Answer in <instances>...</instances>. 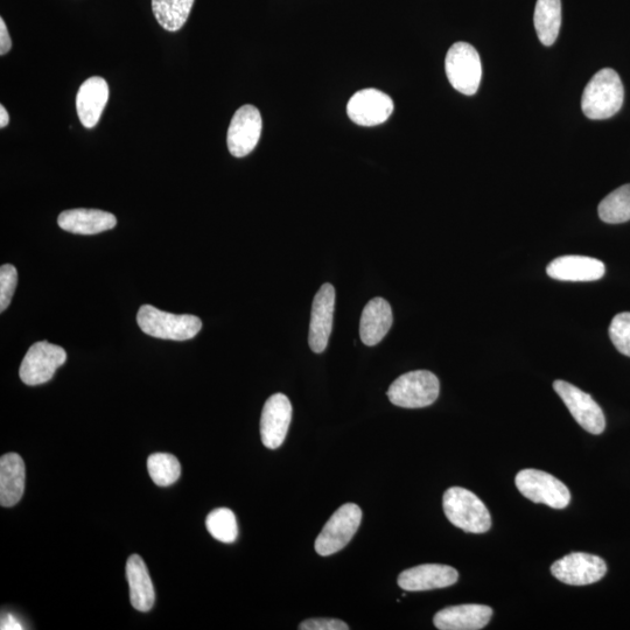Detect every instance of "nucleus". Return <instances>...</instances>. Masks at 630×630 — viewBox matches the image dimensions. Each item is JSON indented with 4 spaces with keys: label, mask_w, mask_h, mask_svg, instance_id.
Listing matches in <instances>:
<instances>
[{
    "label": "nucleus",
    "mask_w": 630,
    "mask_h": 630,
    "mask_svg": "<svg viewBox=\"0 0 630 630\" xmlns=\"http://www.w3.org/2000/svg\"><path fill=\"white\" fill-rule=\"evenodd\" d=\"M137 322L145 334L173 341L191 340L202 328V321L195 315L172 314L151 305L139 308Z\"/></svg>",
    "instance_id": "nucleus-3"
},
{
    "label": "nucleus",
    "mask_w": 630,
    "mask_h": 630,
    "mask_svg": "<svg viewBox=\"0 0 630 630\" xmlns=\"http://www.w3.org/2000/svg\"><path fill=\"white\" fill-rule=\"evenodd\" d=\"M625 100V89L615 70H599L587 83L581 98V109L587 118L600 121L618 114Z\"/></svg>",
    "instance_id": "nucleus-1"
},
{
    "label": "nucleus",
    "mask_w": 630,
    "mask_h": 630,
    "mask_svg": "<svg viewBox=\"0 0 630 630\" xmlns=\"http://www.w3.org/2000/svg\"><path fill=\"white\" fill-rule=\"evenodd\" d=\"M12 48V40L7 31L4 19H0V55L4 56L9 53Z\"/></svg>",
    "instance_id": "nucleus-31"
},
{
    "label": "nucleus",
    "mask_w": 630,
    "mask_h": 630,
    "mask_svg": "<svg viewBox=\"0 0 630 630\" xmlns=\"http://www.w3.org/2000/svg\"><path fill=\"white\" fill-rule=\"evenodd\" d=\"M440 383L427 370L410 371L390 385L387 395L392 404L405 409L426 408L437 401Z\"/></svg>",
    "instance_id": "nucleus-4"
},
{
    "label": "nucleus",
    "mask_w": 630,
    "mask_h": 630,
    "mask_svg": "<svg viewBox=\"0 0 630 630\" xmlns=\"http://www.w3.org/2000/svg\"><path fill=\"white\" fill-rule=\"evenodd\" d=\"M66 360L67 353L62 347L47 341L34 343L21 362L19 370L21 381L32 387L47 383Z\"/></svg>",
    "instance_id": "nucleus-8"
},
{
    "label": "nucleus",
    "mask_w": 630,
    "mask_h": 630,
    "mask_svg": "<svg viewBox=\"0 0 630 630\" xmlns=\"http://www.w3.org/2000/svg\"><path fill=\"white\" fill-rule=\"evenodd\" d=\"M209 534L216 541L222 543H234L238 537V524L236 516L228 508L215 509L206 520Z\"/></svg>",
    "instance_id": "nucleus-27"
},
{
    "label": "nucleus",
    "mask_w": 630,
    "mask_h": 630,
    "mask_svg": "<svg viewBox=\"0 0 630 630\" xmlns=\"http://www.w3.org/2000/svg\"><path fill=\"white\" fill-rule=\"evenodd\" d=\"M2 629H24L23 625L17 620L16 616L6 613L2 618Z\"/></svg>",
    "instance_id": "nucleus-32"
},
{
    "label": "nucleus",
    "mask_w": 630,
    "mask_h": 630,
    "mask_svg": "<svg viewBox=\"0 0 630 630\" xmlns=\"http://www.w3.org/2000/svg\"><path fill=\"white\" fill-rule=\"evenodd\" d=\"M600 219L609 224L630 220V184L623 185L607 195L599 205Z\"/></svg>",
    "instance_id": "nucleus-25"
},
{
    "label": "nucleus",
    "mask_w": 630,
    "mask_h": 630,
    "mask_svg": "<svg viewBox=\"0 0 630 630\" xmlns=\"http://www.w3.org/2000/svg\"><path fill=\"white\" fill-rule=\"evenodd\" d=\"M553 389L563 399L573 418L584 430L592 434H601L605 431L604 412L591 395L574 387L571 383L559 380L553 383Z\"/></svg>",
    "instance_id": "nucleus-10"
},
{
    "label": "nucleus",
    "mask_w": 630,
    "mask_h": 630,
    "mask_svg": "<svg viewBox=\"0 0 630 630\" xmlns=\"http://www.w3.org/2000/svg\"><path fill=\"white\" fill-rule=\"evenodd\" d=\"M534 23L538 39L544 46H552L558 38L562 25V2L560 0H537Z\"/></svg>",
    "instance_id": "nucleus-23"
},
{
    "label": "nucleus",
    "mask_w": 630,
    "mask_h": 630,
    "mask_svg": "<svg viewBox=\"0 0 630 630\" xmlns=\"http://www.w3.org/2000/svg\"><path fill=\"white\" fill-rule=\"evenodd\" d=\"M459 573L452 566L425 564L405 570L398 577V585L404 591L422 592L450 587L457 583Z\"/></svg>",
    "instance_id": "nucleus-15"
},
{
    "label": "nucleus",
    "mask_w": 630,
    "mask_h": 630,
    "mask_svg": "<svg viewBox=\"0 0 630 630\" xmlns=\"http://www.w3.org/2000/svg\"><path fill=\"white\" fill-rule=\"evenodd\" d=\"M10 116L9 112L6 111L4 105H0V128L4 129L5 126L9 125Z\"/></svg>",
    "instance_id": "nucleus-33"
},
{
    "label": "nucleus",
    "mask_w": 630,
    "mask_h": 630,
    "mask_svg": "<svg viewBox=\"0 0 630 630\" xmlns=\"http://www.w3.org/2000/svg\"><path fill=\"white\" fill-rule=\"evenodd\" d=\"M108 101L109 86L102 77H90L82 83L76 96V110L84 128L93 129L100 122Z\"/></svg>",
    "instance_id": "nucleus-17"
},
{
    "label": "nucleus",
    "mask_w": 630,
    "mask_h": 630,
    "mask_svg": "<svg viewBox=\"0 0 630 630\" xmlns=\"http://www.w3.org/2000/svg\"><path fill=\"white\" fill-rule=\"evenodd\" d=\"M448 81L459 93L472 96L482 79V65L478 51L467 42H457L447 52L445 60Z\"/></svg>",
    "instance_id": "nucleus-5"
},
{
    "label": "nucleus",
    "mask_w": 630,
    "mask_h": 630,
    "mask_svg": "<svg viewBox=\"0 0 630 630\" xmlns=\"http://www.w3.org/2000/svg\"><path fill=\"white\" fill-rule=\"evenodd\" d=\"M194 0H152L154 17L164 30L177 32L186 24Z\"/></svg>",
    "instance_id": "nucleus-24"
},
{
    "label": "nucleus",
    "mask_w": 630,
    "mask_h": 630,
    "mask_svg": "<svg viewBox=\"0 0 630 630\" xmlns=\"http://www.w3.org/2000/svg\"><path fill=\"white\" fill-rule=\"evenodd\" d=\"M552 576L572 586L598 583L606 576L605 560L590 553L574 552L557 560L551 566Z\"/></svg>",
    "instance_id": "nucleus-9"
},
{
    "label": "nucleus",
    "mask_w": 630,
    "mask_h": 630,
    "mask_svg": "<svg viewBox=\"0 0 630 630\" xmlns=\"http://www.w3.org/2000/svg\"><path fill=\"white\" fill-rule=\"evenodd\" d=\"M445 515L455 527L472 534H485L492 527L489 510L471 490L452 487L443 499Z\"/></svg>",
    "instance_id": "nucleus-2"
},
{
    "label": "nucleus",
    "mask_w": 630,
    "mask_h": 630,
    "mask_svg": "<svg viewBox=\"0 0 630 630\" xmlns=\"http://www.w3.org/2000/svg\"><path fill=\"white\" fill-rule=\"evenodd\" d=\"M334 305V286L322 285L313 300L310 335H308V342L314 353H324L327 348L333 328Z\"/></svg>",
    "instance_id": "nucleus-14"
},
{
    "label": "nucleus",
    "mask_w": 630,
    "mask_h": 630,
    "mask_svg": "<svg viewBox=\"0 0 630 630\" xmlns=\"http://www.w3.org/2000/svg\"><path fill=\"white\" fill-rule=\"evenodd\" d=\"M493 613L485 605L452 606L441 609L433 623L440 630H479L488 625Z\"/></svg>",
    "instance_id": "nucleus-18"
},
{
    "label": "nucleus",
    "mask_w": 630,
    "mask_h": 630,
    "mask_svg": "<svg viewBox=\"0 0 630 630\" xmlns=\"http://www.w3.org/2000/svg\"><path fill=\"white\" fill-rule=\"evenodd\" d=\"M126 578L130 587V600L139 612H149L156 601L154 586L142 557L133 555L126 563Z\"/></svg>",
    "instance_id": "nucleus-22"
},
{
    "label": "nucleus",
    "mask_w": 630,
    "mask_h": 630,
    "mask_svg": "<svg viewBox=\"0 0 630 630\" xmlns=\"http://www.w3.org/2000/svg\"><path fill=\"white\" fill-rule=\"evenodd\" d=\"M300 630H348L346 622L338 619H310L300 623Z\"/></svg>",
    "instance_id": "nucleus-30"
},
{
    "label": "nucleus",
    "mask_w": 630,
    "mask_h": 630,
    "mask_svg": "<svg viewBox=\"0 0 630 630\" xmlns=\"http://www.w3.org/2000/svg\"><path fill=\"white\" fill-rule=\"evenodd\" d=\"M261 112L254 105H243L231 119L227 144L228 150L236 158L247 157L255 150L262 133Z\"/></svg>",
    "instance_id": "nucleus-11"
},
{
    "label": "nucleus",
    "mask_w": 630,
    "mask_h": 630,
    "mask_svg": "<svg viewBox=\"0 0 630 630\" xmlns=\"http://www.w3.org/2000/svg\"><path fill=\"white\" fill-rule=\"evenodd\" d=\"M25 464L17 453L3 455L0 459V503L13 507L25 492Z\"/></svg>",
    "instance_id": "nucleus-21"
},
{
    "label": "nucleus",
    "mask_w": 630,
    "mask_h": 630,
    "mask_svg": "<svg viewBox=\"0 0 630 630\" xmlns=\"http://www.w3.org/2000/svg\"><path fill=\"white\" fill-rule=\"evenodd\" d=\"M392 311L387 300L374 298L364 307L360 321V336L366 346H376L392 326Z\"/></svg>",
    "instance_id": "nucleus-20"
},
{
    "label": "nucleus",
    "mask_w": 630,
    "mask_h": 630,
    "mask_svg": "<svg viewBox=\"0 0 630 630\" xmlns=\"http://www.w3.org/2000/svg\"><path fill=\"white\" fill-rule=\"evenodd\" d=\"M546 272L563 282H594L604 277L606 266L597 258L570 255L556 258Z\"/></svg>",
    "instance_id": "nucleus-16"
},
{
    "label": "nucleus",
    "mask_w": 630,
    "mask_h": 630,
    "mask_svg": "<svg viewBox=\"0 0 630 630\" xmlns=\"http://www.w3.org/2000/svg\"><path fill=\"white\" fill-rule=\"evenodd\" d=\"M394 112L391 97L377 89H363L350 98L347 114L361 126H375L388 121Z\"/></svg>",
    "instance_id": "nucleus-12"
},
{
    "label": "nucleus",
    "mask_w": 630,
    "mask_h": 630,
    "mask_svg": "<svg viewBox=\"0 0 630 630\" xmlns=\"http://www.w3.org/2000/svg\"><path fill=\"white\" fill-rule=\"evenodd\" d=\"M18 283V272L11 264L0 268V311L4 312L11 304Z\"/></svg>",
    "instance_id": "nucleus-29"
},
{
    "label": "nucleus",
    "mask_w": 630,
    "mask_h": 630,
    "mask_svg": "<svg viewBox=\"0 0 630 630\" xmlns=\"http://www.w3.org/2000/svg\"><path fill=\"white\" fill-rule=\"evenodd\" d=\"M362 521V510L355 503L343 504L329 518L315 541V551L320 556H331L352 541Z\"/></svg>",
    "instance_id": "nucleus-6"
},
{
    "label": "nucleus",
    "mask_w": 630,
    "mask_h": 630,
    "mask_svg": "<svg viewBox=\"0 0 630 630\" xmlns=\"http://www.w3.org/2000/svg\"><path fill=\"white\" fill-rule=\"evenodd\" d=\"M609 338L623 355L630 357V313L616 314L609 326Z\"/></svg>",
    "instance_id": "nucleus-28"
},
{
    "label": "nucleus",
    "mask_w": 630,
    "mask_h": 630,
    "mask_svg": "<svg viewBox=\"0 0 630 630\" xmlns=\"http://www.w3.org/2000/svg\"><path fill=\"white\" fill-rule=\"evenodd\" d=\"M147 471L157 486L168 487L180 478L181 465L174 455L154 453L147 459Z\"/></svg>",
    "instance_id": "nucleus-26"
},
{
    "label": "nucleus",
    "mask_w": 630,
    "mask_h": 630,
    "mask_svg": "<svg viewBox=\"0 0 630 630\" xmlns=\"http://www.w3.org/2000/svg\"><path fill=\"white\" fill-rule=\"evenodd\" d=\"M516 487L532 502L564 509L571 502V493L562 481L538 469H523L516 475Z\"/></svg>",
    "instance_id": "nucleus-7"
},
{
    "label": "nucleus",
    "mask_w": 630,
    "mask_h": 630,
    "mask_svg": "<svg viewBox=\"0 0 630 630\" xmlns=\"http://www.w3.org/2000/svg\"><path fill=\"white\" fill-rule=\"evenodd\" d=\"M59 227L72 234L95 235L116 227L115 215L98 209H69L59 215Z\"/></svg>",
    "instance_id": "nucleus-19"
},
{
    "label": "nucleus",
    "mask_w": 630,
    "mask_h": 630,
    "mask_svg": "<svg viewBox=\"0 0 630 630\" xmlns=\"http://www.w3.org/2000/svg\"><path fill=\"white\" fill-rule=\"evenodd\" d=\"M292 419L290 399L283 394L271 396L265 402L261 417L263 445L276 450L283 445Z\"/></svg>",
    "instance_id": "nucleus-13"
}]
</instances>
